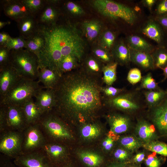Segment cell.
Instances as JSON below:
<instances>
[{
    "label": "cell",
    "instance_id": "cell-42",
    "mask_svg": "<svg viewBox=\"0 0 167 167\" xmlns=\"http://www.w3.org/2000/svg\"><path fill=\"white\" fill-rule=\"evenodd\" d=\"M142 78L141 72L139 69L136 68L131 69L127 77L128 81L132 85L136 84L141 81Z\"/></svg>",
    "mask_w": 167,
    "mask_h": 167
},
{
    "label": "cell",
    "instance_id": "cell-27",
    "mask_svg": "<svg viewBox=\"0 0 167 167\" xmlns=\"http://www.w3.org/2000/svg\"><path fill=\"white\" fill-rule=\"evenodd\" d=\"M121 146L133 153L143 147V143L135 135H128L121 137L119 140Z\"/></svg>",
    "mask_w": 167,
    "mask_h": 167
},
{
    "label": "cell",
    "instance_id": "cell-36",
    "mask_svg": "<svg viewBox=\"0 0 167 167\" xmlns=\"http://www.w3.org/2000/svg\"><path fill=\"white\" fill-rule=\"evenodd\" d=\"M133 154L121 146L116 149L113 154L112 161L128 164Z\"/></svg>",
    "mask_w": 167,
    "mask_h": 167
},
{
    "label": "cell",
    "instance_id": "cell-35",
    "mask_svg": "<svg viewBox=\"0 0 167 167\" xmlns=\"http://www.w3.org/2000/svg\"><path fill=\"white\" fill-rule=\"evenodd\" d=\"M57 14L56 11L53 7L48 6L42 12L40 16V21L45 25L54 24Z\"/></svg>",
    "mask_w": 167,
    "mask_h": 167
},
{
    "label": "cell",
    "instance_id": "cell-20",
    "mask_svg": "<svg viewBox=\"0 0 167 167\" xmlns=\"http://www.w3.org/2000/svg\"><path fill=\"white\" fill-rule=\"evenodd\" d=\"M131 61L145 70L154 69L155 67L151 53L135 50L129 48Z\"/></svg>",
    "mask_w": 167,
    "mask_h": 167
},
{
    "label": "cell",
    "instance_id": "cell-2",
    "mask_svg": "<svg viewBox=\"0 0 167 167\" xmlns=\"http://www.w3.org/2000/svg\"><path fill=\"white\" fill-rule=\"evenodd\" d=\"M10 63L23 78L34 80L38 78V58L27 49L11 51Z\"/></svg>",
    "mask_w": 167,
    "mask_h": 167
},
{
    "label": "cell",
    "instance_id": "cell-53",
    "mask_svg": "<svg viewBox=\"0 0 167 167\" xmlns=\"http://www.w3.org/2000/svg\"><path fill=\"white\" fill-rule=\"evenodd\" d=\"M155 20L160 24L164 31L167 32V15L157 16Z\"/></svg>",
    "mask_w": 167,
    "mask_h": 167
},
{
    "label": "cell",
    "instance_id": "cell-63",
    "mask_svg": "<svg viewBox=\"0 0 167 167\" xmlns=\"http://www.w3.org/2000/svg\"><path fill=\"white\" fill-rule=\"evenodd\" d=\"M18 167V166H17Z\"/></svg>",
    "mask_w": 167,
    "mask_h": 167
},
{
    "label": "cell",
    "instance_id": "cell-29",
    "mask_svg": "<svg viewBox=\"0 0 167 167\" xmlns=\"http://www.w3.org/2000/svg\"><path fill=\"white\" fill-rule=\"evenodd\" d=\"M118 64L117 62H113L107 64L102 68L103 81L108 86H111L116 80Z\"/></svg>",
    "mask_w": 167,
    "mask_h": 167
},
{
    "label": "cell",
    "instance_id": "cell-23",
    "mask_svg": "<svg viewBox=\"0 0 167 167\" xmlns=\"http://www.w3.org/2000/svg\"><path fill=\"white\" fill-rule=\"evenodd\" d=\"M33 15L29 14L18 22L21 37L24 39L30 37L36 32L37 27Z\"/></svg>",
    "mask_w": 167,
    "mask_h": 167
},
{
    "label": "cell",
    "instance_id": "cell-21",
    "mask_svg": "<svg viewBox=\"0 0 167 167\" xmlns=\"http://www.w3.org/2000/svg\"><path fill=\"white\" fill-rule=\"evenodd\" d=\"M58 74L52 70L39 66L38 81L41 83L46 88L54 89L61 78Z\"/></svg>",
    "mask_w": 167,
    "mask_h": 167
},
{
    "label": "cell",
    "instance_id": "cell-24",
    "mask_svg": "<svg viewBox=\"0 0 167 167\" xmlns=\"http://www.w3.org/2000/svg\"><path fill=\"white\" fill-rule=\"evenodd\" d=\"M25 40L26 49L35 54L39 60L40 53L45 44L43 36L36 30L33 35Z\"/></svg>",
    "mask_w": 167,
    "mask_h": 167
},
{
    "label": "cell",
    "instance_id": "cell-22",
    "mask_svg": "<svg viewBox=\"0 0 167 167\" xmlns=\"http://www.w3.org/2000/svg\"><path fill=\"white\" fill-rule=\"evenodd\" d=\"M21 106L28 126L37 123L43 115L32 98Z\"/></svg>",
    "mask_w": 167,
    "mask_h": 167
},
{
    "label": "cell",
    "instance_id": "cell-19",
    "mask_svg": "<svg viewBox=\"0 0 167 167\" xmlns=\"http://www.w3.org/2000/svg\"><path fill=\"white\" fill-rule=\"evenodd\" d=\"M80 162L84 167H106L107 163L105 158L93 152L84 151L78 154Z\"/></svg>",
    "mask_w": 167,
    "mask_h": 167
},
{
    "label": "cell",
    "instance_id": "cell-45",
    "mask_svg": "<svg viewBox=\"0 0 167 167\" xmlns=\"http://www.w3.org/2000/svg\"><path fill=\"white\" fill-rule=\"evenodd\" d=\"M123 89L115 88L111 86L102 87L101 92L109 98L115 97L120 94Z\"/></svg>",
    "mask_w": 167,
    "mask_h": 167
},
{
    "label": "cell",
    "instance_id": "cell-26",
    "mask_svg": "<svg viewBox=\"0 0 167 167\" xmlns=\"http://www.w3.org/2000/svg\"><path fill=\"white\" fill-rule=\"evenodd\" d=\"M113 55L118 63L125 65L131 61L129 48L123 41L117 45L113 50Z\"/></svg>",
    "mask_w": 167,
    "mask_h": 167
},
{
    "label": "cell",
    "instance_id": "cell-51",
    "mask_svg": "<svg viewBox=\"0 0 167 167\" xmlns=\"http://www.w3.org/2000/svg\"><path fill=\"white\" fill-rule=\"evenodd\" d=\"M114 142L111 138L107 136L102 142V146L105 150L109 151L113 148Z\"/></svg>",
    "mask_w": 167,
    "mask_h": 167
},
{
    "label": "cell",
    "instance_id": "cell-56",
    "mask_svg": "<svg viewBox=\"0 0 167 167\" xmlns=\"http://www.w3.org/2000/svg\"><path fill=\"white\" fill-rule=\"evenodd\" d=\"M155 0H144L142 1L143 4L151 10L153 6L156 2Z\"/></svg>",
    "mask_w": 167,
    "mask_h": 167
},
{
    "label": "cell",
    "instance_id": "cell-9",
    "mask_svg": "<svg viewBox=\"0 0 167 167\" xmlns=\"http://www.w3.org/2000/svg\"><path fill=\"white\" fill-rule=\"evenodd\" d=\"M152 120L161 137L167 136V95L159 104L154 107Z\"/></svg>",
    "mask_w": 167,
    "mask_h": 167
},
{
    "label": "cell",
    "instance_id": "cell-10",
    "mask_svg": "<svg viewBox=\"0 0 167 167\" xmlns=\"http://www.w3.org/2000/svg\"><path fill=\"white\" fill-rule=\"evenodd\" d=\"M5 105L6 107L7 126L21 130L26 126H28L21 106Z\"/></svg>",
    "mask_w": 167,
    "mask_h": 167
},
{
    "label": "cell",
    "instance_id": "cell-6",
    "mask_svg": "<svg viewBox=\"0 0 167 167\" xmlns=\"http://www.w3.org/2000/svg\"><path fill=\"white\" fill-rule=\"evenodd\" d=\"M22 142V136L18 132H6L0 137V151L8 158L15 159L20 155Z\"/></svg>",
    "mask_w": 167,
    "mask_h": 167
},
{
    "label": "cell",
    "instance_id": "cell-30",
    "mask_svg": "<svg viewBox=\"0 0 167 167\" xmlns=\"http://www.w3.org/2000/svg\"><path fill=\"white\" fill-rule=\"evenodd\" d=\"M85 35L90 41L95 39L98 35L101 28L100 23L98 21H86L83 24Z\"/></svg>",
    "mask_w": 167,
    "mask_h": 167
},
{
    "label": "cell",
    "instance_id": "cell-32",
    "mask_svg": "<svg viewBox=\"0 0 167 167\" xmlns=\"http://www.w3.org/2000/svg\"><path fill=\"white\" fill-rule=\"evenodd\" d=\"M142 147L146 150L167 157V144L164 142L154 140L143 144Z\"/></svg>",
    "mask_w": 167,
    "mask_h": 167
},
{
    "label": "cell",
    "instance_id": "cell-37",
    "mask_svg": "<svg viewBox=\"0 0 167 167\" xmlns=\"http://www.w3.org/2000/svg\"><path fill=\"white\" fill-rule=\"evenodd\" d=\"M157 154L152 152L147 155L143 162L146 167H161L165 162L166 157Z\"/></svg>",
    "mask_w": 167,
    "mask_h": 167
},
{
    "label": "cell",
    "instance_id": "cell-44",
    "mask_svg": "<svg viewBox=\"0 0 167 167\" xmlns=\"http://www.w3.org/2000/svg\"><path fill=\"white\" fill-rule=\"evenodd\" d=\"M10 51L3 46L0 49V69L10 63Z\"/></svg>",
    "mask_w": 167,
    "mask_h": 167
},
{
    "label": "cell",
    "instance_id": "cell-34",
    "mask_svg": "<svg viewBox=\"0 0 167 167\" xmlns=\"http://www.w3.org/2000/svg\"><path fill=\"white\" fill-rule=\"evenodd\" d=\"M101 129L97 125L88 124L84 126L81 130V134L84 138L92 139L98 137L101 134Z\"/></svg>",
    "mask_w": 167,
    "mask_h": 167
},
{
    "label": "cell",
    "instance_id": "cell-41",
    "mask_svg": "<svg viewBox=\"0 0 167 167\" xmlns=\"http://www.w3.org/2000/svg\"><path fill=\"white\" fill-rule=\"evenodd\" d=\"M32 15L41 8L43 1L41 0H25L22 1Z\"/></svg>",
    "mask_w": 167,
    "mask_h": 167
},
{
    "label": "cell",
    "instance_id": "cell-12",
    "mask_svg": "<svg viewBox=\"0 0 167 167\" xmlns=\"http://www.w3.org/2000/svg\"><path fill=\"white\" fill-rule=\"evenodd\" d=\"M23 144L26 150H33L45 144L44 136L36 123L28 126L25 133Z\"/></svg>",
    "mask_w": 167,
    "mask_h": 167
},
{
    "label": "cell",
    "instance_id": "cell-62",
    "mask_svg": "<svg viewBox=\"0 0 167 167\" xmlns=\"http://www.w3.org/2000/svg\"><path fill=\"white\" fill-rule=\"evenodd\" d=\"M166 47H167V43L166 44Z\"/></svg>",
    "mask_w": 167,
    "mask_h": 167
},
{
    "label": "cell",
    "instance_id": "cell-7",
    "mask_svg": "<svg viewBox=\"0 0 167 167\" xmlns=\"http://www.w3.org/2000/svg\"><path fill=\"white\" fill-rule=\"evenodd\" d=\"M14 163L19 167H54L45 154L36 152L21 154Z\"/></svg>",
    "mask_w": 167,
    "mask_h": 167
},
{
    "label": "cell",
    "instance_id": "cell-54",
    "mask_svg": "<svg viewBox=\"0 0 167 167\" xmlns=\"http://www.w3.org/2000/svg\"><path fill=\"white\" fill-rule=\"evenodd\" d=\"M11 36L4 32L0 33V44L1 46L4 47L9 41Z\"/></svg>",
    "mask_w": 167,
    "mask_h": 167
},
{
    "label": "cell",
    "instance_id": "cell-31",
    "mask_svg": "<svg viewBox=\"0 0 167 167\" xmlns=\"http://www.w3.org/2000/svg\"><path fill=\"white\" fill-rule=\"evenodd\" d=\"M152 54L155 67L162 69L167 65V47L159 46Z\"/></svg>",
    "mask_w": 167,
    "mask_h": 167
},
{
    "label": "cell",
    "instance_id": "cell-8",
    "mask_svg": "<svg viewBox=\"0 0 167 167\" xmlns=\"http://www.w3.org/2000/svg\"><path fill=\"white\" fill-rule=\"evenodd\" d=\"M23 78L9 63L0 69V100Z\"/></svg>",
    "mask_w": 167,
    "mask_h": 167
},
{
    "label": "cell",
    "instance_id": "cell-50",
    "mask_svg": "<svg viewBox=\"0 0 167 167\" xmlns=\"http://www.w3.org/2000/svg\"><path fill=\"white\" fill-rule=\"evenodd\" d=\"M157 16L167 15V0L161 1L156 9Z\"/></svg>",
    "mask_w": 167,
    "mask_h": 167
},
{
    "label": "cell",
    "instance_id": "cell-46",
    "mask_svg": "<svg viewBox=\"0 0 167 167\" xmlns=\"http://www.w3.org/2000/svg\"><path fill=\"white\" fill-rule=\"evenodd\" d=\"M94 53L95 56L102 61L107 64L112 62V56L106 51V50L97 49L94 50Z\"/></svg>",
    "mask_w": 167,
    "mask_h": 167
},
{
    "label": "cell",
    "instance_id": "cell-14",
    "mask_svg": "<svg viewBox=\"0 0 167 167\" xmlns=\"http://www.w3.org/2000/svg\"><path fill=\"white\" fill-rule=\"evenodd\" d=\"M40 90L36 95L35 101L43 114L50 112L55 106L56 98L54 89Z\"/></svg>",
    "mask_w": 167,
    "mask_h": 167
},
{
    "label": "cell",
    "instance_id": "cell-28",
    "mask_svg": "<svg viewBox=\"0 0 167 167\" xmlns=\"http://www.w3.org/2000/svg\"><path fill=\"white\" fill-rule=\"evenodd\" d=\"M167 95V89L149 90L144 93L146 102L148 106L153 108L161 102Z\"/></svg>",
    "mask_w": 167,
    "mask_h": 167
},
{
    "label": "cell",
    "instance_id": "cell-38",
    "mask_svg": "<svg viewBox=\"0 0 167 167\" xmlns=\"http://www.w3.org/2000/svg\"><path fill=\"white\" fill-rule=\"evenodd\" d=\"M4 47L10 51L26 49V40L21 36L15 38L11 37Z\"/></svg>",
    "mask_w": 167,
    "mask_h": 167
},
{
    "label": "cell",
    "instance_id": "cell-17",
    "mask_svg": "<svg viewBox=\"0 0 167 167\" xmlns=\"http://www.w3.org/2000/svg\"><path fill=\"white\" fill-rule=\"evenodd\" d=\"M107 118L110 130L115 134L119 135L126 132L131 127V121L126 116L112 114L108 116Z\"/></svg>",
    "mask_w": 167,
    "mask_h": 167
},
{
    "label": "cell",
    "instance_id": "cell-61",
    "mask_svg": "<svg viewBox=\"0 0 167 167\" xmlns=\"http://www.w3.org/2000/svg\"><path fill=\"white\" fill-rule=\"evenodd\" d=\"M10 23L8 22H2V21H0V28L1 29L4 26H5L6 25L9 24Z\"/></svg>",
    "mask_w": 167,
    "mask_h": 167
},
{
    "label": "cell",
    "instance_id": "cell-55",
    "mask_svg": "<svg viewBox=\"0 0 167 167\" xmlns=\"http://www.w3.org/2000/svg\"><path fill=\"white\" fill-rule=\"evenodd\" d=\"M128 164L111 161L106 167H127Z\"/></svg>",
    "mask_w": 167,
    "mask_h": 167
},
{
    "label": "cell",
    "instance_id": "cell-47",
    "mask_svg": "<svg viewBox=\"0 0 167 167\" xmlns=\"http://www.w3.org/2000/svg\"><path fill=\"white\" fill-rule=\"evenodd\" d=\"M147 155L143 150L138 152L133 155L128 164L133 163L141 165L144 162Z\"/></svg>",
    "mask_w": 167,
    "mask_h": 167
},
{
    "label": "cell",
    "instance_id": "cell-33",
    "mask_svg": "<svg viewBox=\"0 0 167 167\" xmlns=\"http://www.w3.org/2000/svg\"><path fill=\"white\" fill-rule=\"evenodd\" d=\"M78 58L72 55H69L64 57L61 61L59 67L61 74L62 75L75 68L77 65Z\"/></svg>",
    "mask_w": 167,
    "mask_h": 167
},
{
    "label": "cell",
    "instance_id": "cell-48",
    "mask_svg": "<svg viewBox=\"0 0 167 167\" xmlns=\"http://www.w3.org/2000/svg\"><path fill=\"white\" fill-rule=\"evenodd\" d=\"M66 6L68 11L72 14L80 15L84 13V10L79 6L73 2H68Z\"/></svg>",
    "mask_w": 167,
    "mask_h": 167
},
{
    "label": "cell",
    "instance_id": "cell-57",
    "mask_svg": "<svg viewBox=\"0 0 167 167\" xmlns=\"http://www.w3.org/2000/svg\"><path fill=\"white\" fill-rule=\"evenodd\" d=\"M107 136L111 138L114 141H118L120 137L119 135L115 133L110 130L107 133Z\"/></svg>",
    "mask_w": 167,
    "mask_h": 167
},
{
    "label": "cell",
    "instance_id": "cell-60",
    "mask_svg": "<svg viewBox=\"0 0 167 167\" xmlns=\"http://www.w3.org/2000/svg\"><path fill=\"white\" fill-rule=\"evenodd\" d=\"M127 167H141V165L133 163L128 164Z\"/></svg>",
    "mask_w": 167,
    "mask_h": 167
},
{
    "label": "cell",
    "instance_id": "cell-39",
    "mask_svg": "<svg viewBox=\"0 0 167 167\" xmlns=\"http://www.w3.org/2000/svg\"><path fill=\"white\" fill-rule=\"evenodd\" d=\"M139 88L145 89L149 90L161 89L150 73H148L142 78Z\"/></svg>",
    "mask_w": 167,
    "mask_h": 167
},
{
    "label": "cell",
    "instance_id": "cell-16",
    "mask_svg": "<svg viewBox=\"0 0 167 167\" xmlns=\"http://www.w3.org/2000/svg\"><path fill=\"white\" fill-rule=\"evenodd\" d=\"M3 9L6 16L18 22L27 15L31 14L22 1H7Z\"/></svg>",
    "mask_w": 167,
    "mask_h": 167
},
{
    "label": "cell",
    "instance_id": "cell-58",
    "mask_svg": "<svg viewBox=\"0 0 167 167\" xmlns=\"http://www.w3.org/2000/svg\"><path fill=\"white\" fill-rule=\"evenodd\" d=\"M68 159L62 163L55 166L54 167H74L72 163Z\"/></svg>",
    "mask_w": 167,
    "mask_h": 167
},
{
    "label": "cell",
    "instance_id": "cell-40",
    "mask_svg": "<svg viewBox=\"0 0 167 167\" xmlns=\"http://www.w3.org/2000/svg\"><path fill=\"white\" fill-rule=\"evenodd\" d=\"M115 39V35L113 32L106 31L102 36L100 43L101 45L104 49L108 50L112 46Z\"/></svg>",
    "mask_w": 167,
    "mask_h": 167
},
{
    "label": "cell",
    "instance_id": "cell-18",
    "mask_svg": "<svg viewBox=\"0 0 167 167\" xmlns=\"http://www.w3.org/2000/svg\"><path fill=\"white\" fill-rule=\"evenodd\" d=\"M142 32L143 34L157 43L159 46H165L164 31L156 20L148 21L143 28Z\"/></svg>",
    "mask_w": 167,
    "mask_h": 167
},
{
    "label": "cell",
    "instance_id": "cell-59",
    "mask_svg": "<svg viewBox=\"0 0 167 167\" xmlns=\"http://www.w3.org/2000/svg\"><path fill=\"white\" fill-rule=\"evenodd\" d=\"M161 70L163 71V74L164 75V78L162 80L161 82H163L167 79V65Z\"/></svg>",
    "mask_w": 167,
    "mask_h": 167
},
{
    "label": "cell",
    "instance_id": "cell-3",
    "mask_svg": "<svg viewBox=\"0 0 167 167\" xmlns=\"http://www.w3.org/2000/svg\"><path fill=\"white\" fill-rule=\"evenodd\" d=\"M38 81L22 78L0 100V105L22 106L42 88Z\"/></svg>",
    "mask_w": 167,
    "mask_h": 167
},
{
    "label": "cell",
    "instance_id": "cell-11",
    "mask_svg": "<svg viewBox=\"0 0 167 167\" xmlns=\"http://www.w3.org/2000/svg\"><path fill=\"white\" fill-rule=\"evenodd\" d=\"M107 103L110 106L121 110L133 112L139 108V105L130 93L120 94L112 98H109Z\"/></svg>",
    "mask_w": 167,
    "mask_h": 167
},
{
    "label": "cell",
    "instance_id": "cell-25",
    "mask_svg": "<svg viewBox=\"0 0 167 167\" xmlns=\"http://www.w3.org/2000/svg\"><path fill=\"white\" fill-rule=\"evenodd\" d=\"M127 42L129 48L135 50L151 54L155 49L151 44L137 36H130L127 39Z\"/></svg>",
    "mask_w": 167,
    "mask_h": 167
},
{
    "label": "cell",
    "instance_id": "cell-4",
    "mask_svg": "<svg viewBox=\"0 0 167 167\" xmlns=\"http://www.w3.org/2000/svg\"><path fill=\"white\" fill-rule=\"evenodd\" d=\"M94 7L103 15L112 19H120L128 24H133L136 19L134 10L123 4L112 0H96Z\"/></svg>",
    "mask_w": 167,
    "mask_h": 167
},
{
    "label": "cell",
    "instance_id": "cell-1",
    "mask_svg": "<svg viewBox=\"0 0 167 167\" xmlns=\"http://www.w3.org/2000/svg\"><path fill=\"white\" fill-rule=\"evenodd\" d=\"M101 88L88 74H63L54 89V108L66 119L84 123L93 118L101 107Z\"/></svg>",
    "mask_w": 167,
    "mask_h": 167
},
{
    "label": "cell",
    "instance_id": "cell-15",
    "mask_svg": "<svg viewBox=\"0 0 167 167\" xmlns=\"http://www.w3.org/2000/svg\"><path fill=\"white\" fill-rule=\"evenodd\" d=\"M45 154L54 166L59 165L68 159L66 148L60 144L47 143L43 146Z\"/></svg>",
    "mask_w": 167,
    "mask_h": 167
},
{
    "label": "cell",
    "instance_id": "cell-49",
    "mask_svg": "<svg viewBox=\"0 0 167 167\" xmlns=\"http://www.w3.org/2000/svg\"><path fill=\"white\" fill-rule=\"evenodd\" d=\"M7 126L6 110V105H0V131L2 132Z\"/></svg>",
    "mask_w": 167,
    "mask_h": 167
},
{
    "label": "cell",
    "instance_id": "cell-43",
    "mask_svg": "<svg viewBox=\"0 0 167 167\" xmlns=\"http://www.w3.org/2000/svg\"><path fill=\"white\" fill-rule=\"evenodd\" d=\"M86 66L88 73L91 74H98L100 72V65L97 61L94 58H88L86 62Z\"/></svg>",
    "mask_w": 167,
    "mask_h": 167
},
{
    "label": "cell",
    "instance_id": "cell-52",
    "mask_svg": "<svg viewBox=\"0 0 167 167\" xmlns=\"http://www.w3.org/2000/svg\"><path fill=\"white\" fill-rule=\"evenodd\" d=\"M0 167H18L14 163H12L8 157H1Z\"/></svg>",
    "mask_w": 167,
    "mask_h": 167
},
{
    "label": "cell",
    "instance_id": "cell-5",
    "mask_svg": "<svg viewBox=\"0 0 167 167\" xmlns=\"http://www.w3.org/2000/svg\"><path fill=\"white\" fill-rule=\"evenodd\" d=\"M50 113V112L43 114L38 121L47 134L55 139H71L73 136L65 123Z\"/></svg>",
    "mask_w": 167,
    "mask_h": 167
},
{
    "label": "cell",
    "instance_id": "cell-13",
    "mask_svg": "<svg viewBox=\"0 0 167 167\" xmlns=\"http://www.w3.org/2000/svg\"><path fill=\"white\" fill-rule=\"evenodd\" d=\"M135 136L143 144L158 140L160 137L154 125L144 119L138 120L135 129Z\"/></svg>",
    "mask_w": 167,
    "mask_h": 167
}]
</instances>
